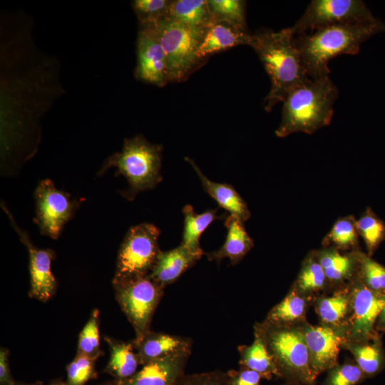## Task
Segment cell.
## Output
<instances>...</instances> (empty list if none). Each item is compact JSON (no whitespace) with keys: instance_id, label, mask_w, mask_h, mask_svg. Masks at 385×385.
<instances>
[{"instance_id":"obj_25","label":"cell","mask_w":385,"mask_h":385,"mask_svg":"<svg viewBox=\"0 0 385 385\" xmlns=\"http://www.w3.org/2000/svg\"><path fill=\"white\" fill-rule=\"evenodd\" d=\"M184 227L181 245L194 252H203L200 245V238L206 228L216 219L217 209L207 210L198 214L192 206L186 205L183 209Z\"/></svg>"},{"instance_id":"obj_26","label":"cell","mask_w":385,"mask_h":385,"mask_svg":"<svg viewBox=\"0 0 385 385\" xmlns=\"http://www.w3.org/2000/svg\"><path fill=\"white\" fill-rule=\"evenodd\" d=\"M356 220L352 215L338 218L324 237L323 247H333L342 252L360 250Z\"/></svg>"},{"instance_id":"obj_29","label":"cell","mask_w":385,"mask_h":385,"mask_svg":"<svg viewBox=\"0 0 385 385\" xmlns=\"http://www.w3.org/2000/svg\"><path fill=\"white\" fill-rule=\"evenodd\" d=\"M329 284L315 250L304 260L293 287L299 294H309L324 289Z\"/></svg>"},{"instance_id":"obj_30","label":"cell","mask_w":385,"mask_h":385,"mask_svg":"<svg viewBox=\"0 0 385 385\" xmlns=\"http://www.w3.org/2000/svg\"><path fill=\"white\" fill-rule=\"evenodd\" d=\"M356 226L359 237L365 244L366 254L371 257L385 240V222L367 207L356 219Z\"/></svg>"},{"instance_id":"obj_23","label":"cell","mask_w":385,"mask_h":385,"mask_svg":"<svg viewBox=\"0 0 385 385\" xmlns=\"http://www.w3.org/2000/svg\"><path fill=\"white\" fill-rule=\"evenodd\" d=\"M166 17L200 29H207L214 23L208 0L171 1Z\"/></svg>"},{"instance_id":"obj_39","label":"cell","mask_w":385,"mask_h":385,"mask_svg":"<svg viewBox=\"0 0 385 385\" xmlns=\"http://www.w3.org/2000/svg\"><path fill=\"white\" fill-rule=\"evenodd\" d=\"M227 385H260L262 376L255 371L240 366L238 371L226 373Z\"/></svg>"},{"instance_id":"obj_34","label":"cell","mask_w":385,"mask_h":385,"mask_svg":"<svg viewBox=\"0 0 385 385\" xmlns=\"http://www.w3.org/2000/svg\"><path fill=\"white\" fill-rule=\"evenodd\" d=\"M99 311L94 309L78 337L77 354L97 359L103 354L100 348Z\"/></svg>"},{"instance_id":"obj_3","label":"cell","mask_w":385,"mask_h":385,"mask_svg":"<svg viewBox=\"0 0 385 385\" xmlns=\"http://www.w3.org/2000/svg\"><path fill=\"white\" fill-rule=\"evenodd\" d=\"M338 95V88L330 77L309 78L298 85L283 101L276 135L284 138L294 133L313 134L329 125Z\"/></svg>"},{"instance_id":"obj_6","label":"cell","mask_w":385,"mask_h":385,"mask_svg":"<svg viewBox=\"0 0 385 385\" xmlns=\"http://www.w3.org/2000/svg\"><path fill=\"white\" fill-rule=\"evenodd\" d=\"M156 34L166 56L169 83L182 82L204 61L197 53L206 29L180 24L167 17L148 24Z\"/></svg>"},{"instance_id":"obj_2","label":"cell","mask_w":385,"mask_h":385,"mask_svg":"<svg viewBox=\"0 0 385 385\" xmlns=\"http://www.w3.org/2000/svg\"><path fill=\"white\" fill-rule=\"evenodd\" d=\"M249 46L257 54L270 78L271 88L263 104L265 111L270 112L294 88L309 78L290 27L279 31H259L252 34Z\"/></svg>"},{"instance_id":"obj_17","label":"cell","mask_w":385,"mask_h":385,"mask_svg":"<svg viewBox=\"0 0 385 385\" xmlns=\"http://www.w3.org/2000/svg\"><path fill=\"white\" fill-rule=\"evenodd\" d=\"M202 255L203 252L192 251L181 244L170 250L161 251L149 277L165 288L192 267Z\"/></svg>"},{"instance_id":"obj_14","label":"cell","mask_w":385,"mask_h":385,"mask_svg":"<svg viewBox=\"0 0 385 385\" xmlns=\"http://www.w3.org/2000/svg\"><path fill=\"white\" fill-rule=\"evenodd\" d=\"M308 349L312 371L317 376L337 365L340 347L346 341L332 327L300 325Z\"/></svg>"},{"instance_id":"obj_9","label":"cell","mask_w":385,"mask_h":385,"mask_svg":"<svg viewBox=\"0 0 385 385\" xmlns=\"http://www.w3.org/2000/svg\"><path fill=\"white\" fill-rule=\"evenodd\" d=\"M376 19L361 0H313L290 29L298 36L327 26L372 22Z\"/></svg>"},{"instance_id":"obj_10","label":"cell","mask_w":385,"mask_h":385,"mask_svg":"<svg viewBox=\"0 0 385 385\" xmlns=\"http://www.w3.org/2000/svg\"><path fill=\"white\" fill-rule=\"evenodd\" d=\"M36 217L42 235L57 239L71 218L77 204L65 192L56 188L50 179L41 180L35 190Z\"/></svg>"},{"instance_id":"obj_19","label":"cell","mask_w":385,"mask_h":385,"mask_svg":"<svg viewBox=\"0 0 385 385\" xmlns=\"http://www.w3.org/2000/svg\"><path fill=\"white\" fill-rule=\"evenodd\" d=\"M358 250L344 252L333 247L315 250L329 284H350L357 274Z\"/></svg>"},{"instance_id":"obj_37","label":"cell","mask_w":385,"mask_h":385,"mask_svg":"<svg viewBox=\"0 0 385 385\" xmlns=\"http://www.w3.org/2000/svg\"><path fill=\"white\" fill-rule=\"evenodd\" d=\"M365 378L356 362L346 361L328 371L323 385H356Z\"/></svg>"},{"instance_id":"obj_13","label":"cell","mask_w":385,"mask_h":385,"mask_svg":"<svg viewBox=\"0 0 385 385\" xmlns=\"http://www.w3.org/2000/svg\"><path fill=\"white\" fill-rule=\"evenodd\" d=\"M135 76L158 87L169 83L165 51L154 31L147 25H140L138 34Z\"/></svg>"},{"instance_id":"obj_32","label":"cell","mask_w":385,"mask_h":385,"mask_svg":"<svg viewBox=\"0 0 385 385\" xmlns=\"http://www.w3.org/2000/svg\"><path fill=\"white\" fill-rule=\"evenodd\" d=\"M357 279L376 294L385 297V266L366 253L357 252Z\"/></svg>"},{"instance_id":"obj_44","label":"cell","mask_w":385,"mask_h":385,"mask_svg":"<svg viewBox=\"0 0 385 385\" xmlns=\"http://www.w3.org/2000/svg\"><path fill=\"white\" fill-rule=\"evenodd\" d=\"M282 385H309V384H306L297 382V381H287L286 384H282Z\"/></svg>"},{"instance_id":"obj_40","label":"cell","mask_w":385,"mask_h":385,"mask_svg":"<svg viewBox=\"0 0 385 385\" xmlns=\"http://www.w3.org/2000/svg\"><path fill=\"white\" fill-rule=\"evenodd\" d=\"M9 351L4 347L0 349V385H13L16 381L13 379L9 360Z\"/></svg>"},{"instance_id":"obj_20","label":"cell","mask_w":385,"mask_h":385,"mask_svg":"<svg viewBox=\"0 0 385 385\" xmlns=\"http://www.w3.org/2000/svg\"><path fill=\"white\" fill-rule=\"evenodd\" d=\"M227 233L222 246L217 250L207 253L210 261L220 262L229 258L232 265L237 264L254 246V242L247 234L243 222L237 217L230 215L225 221Z\"/></svg>"},{"instance_id":"obj_4","label":"cell","mask_w":385,"mask_h":385,"mask_svg":"<svg viewBox=\"0 0 385 385\" xmlns=\"http://www.w3.org/2000/svg\"><path fill=\"white\" fill-rule=\"evenodd\" d=\"M254 334L259 337L272 357L278 376L287 381L313 385L316 379L300 325L277 324L266 320L256 323Z\"/></svg>"},{"instance_id":"obj_7","label":"cell","mask_w":385,"mask_h":385,"mask_svg":"<svg viewBox=\"0 0 385 385\" xmlns=\"http://www.w3.org/2000/svg\"><path fill=\"white\" fill-rule=\"evenodd\" d=\"M160 230L153 224L131 227L120 247L113 284L148 276L161 252Z\"/></svg>"},{"instance_id":"obj_31","label":"cell","mask_w":385,"mask_h":385,"mask_svg":"<svg viewBox=\"0 0 385 385\" xmlns=\"http://www.w3.org/2000/svg\"><path fill=\"white\" fill-rule=\"evenodd\" d=\"M214 22H222L237 29L247 31L245 1L208 0Z\"/></svg>"},{"instance_id":"obj_28","label":"cell","mask_w":385,"mask_h":385,"mask_svg":"<svg viewBox=\"0 0 385 385\" xmlns=\"http://www.w3.org/2000/svg\"><path fill=\"white\" fill-rule=\"evenodd\" d=\"M307 299L292 288L268 313L265 320L277 324H296L304 319Z\"/></svg>"},{"instance_id":"obj_33","label":"cell","mask_w":385,"mask_h":385,"mask_svg":"<svg viewBox=\"0 0 385 385\" xmlns=\"http://www.w3.org/2000/svg\"><path fill=\"white\" fill-rule=\"evenodd\" d=\"M317 312L321 320L330 327L342 322L351 310L349 291L337 292L329 297L318 300Z\"/></svg>"},{"instance_id":"obj_16","label":"cell","mask_w":385,"mask_h":385,"mask_svg":"<svg viewBox=\"0 0 385 385\" xmlns=\"http://www.w3.org/2000/svg\"><path fill=\"white\" fill-rule=\"evenodd\" d=\"M132 342L142 366L192 349V341L189 338L151 330L140 340Z\"/></svg>"},{"instance_id":"obj_24","label":"cell","mask_w":385,"mask_h":385,"mask_svg":"<svg viewBox=\"0 0 385 385\" xmlns=\"http://www.w3.org/2000/svg\"><path fill=\"white\" fill-rule=\"evenodd\" d=\"M342 346L351 351L366 377L376 376L385 368V351L380 337L365 343L346 341Z\"/></svg>"},{"instance_id":"obj_38","label":"cell","mask_w":385,"mask_h":385,"mask_svg":"<svg viewBox=\"0 0 385 385\" xmlns=\"http://www.w3.org/2000/svg\"><path fill=\"white\" fill-rule=\"evenodd\" d=\"M175 385H227L226 373L213 371L200 374H183Z\"/></svg>"},{"instance_id":"obj_15","label":"cell","mask_w":385,"mask_h":385,"mask_svg":"<svg viewBox=\"0 0 385 385\" xmlns=\"http://www.w3.org/2000/svg\"><path fill=\"white\" fill-rule=\"evenodd\" d=\"M192 349L175 354L143 366L133 376L115 385H175L184 374Z\"/></svg>"},{"instance_id":"obj_11","label":"cell","mask_w":385,"mask_h":385,"mask_svg":"<svg viewBox=\"0 0 385 385\" xmlns=\"http://www.w3.org/2000/svg\"><path fill=\"white\" fill-rule=\"evenodd\" d=\"M351 316L346 342L365 343L380 337L376 321L385 305V297L372 292L357 277L349 284Z\"/></svg>"},{"instance_id":"obj_21","label":"cell","mask_w":385,"mask_h":385,"mask_svg":"<svg viewBox=\"0 0 385 385\" xmlns=\"http://www.w3.org/2000/svg\"><path fill=\"white\" fill-rule=\"evenodd\" d=\"M185 160L195 170L204 190L217 202L220 207L226 210L230 215L237 217L243 222L250 219L251 213L246 202L232 185L210 180L201 172L192 159L186 158Z\"/></svg>"},{"instance_id":"obj_5","label":"cell","mask_w":385,"mask_h":385,"mask_svg":"<svg viewBox=\"0 0 385 385\" xmlns=\"http://www.w3.org/2000/svg\"><path fill=\"white\" fill-rule=\"evenodd\" d=\"M162 150L160 145L151 143L142 135L126 138L121 150L108 158L99 173L115 168V175L124 176L128 182L129 188L125 193L130 199L161 182Z\"/></svg>"},{"instance_id":"obj_1","label":"cell","mask_w":385,"mask_h":385,"mask_svg":"<svg viewBox=\"0 0 385 385\" xmlns=\"http://www.w3.org/2000/svg\"><path fill=\"white\" fill-rule=\"evenodd\" d=\"M384 31L385 24L377 19L372 22L327 26L295 36V38L307 75L319 80L329 77L328 65L332 58L357 54L362 43Z\"/></svg>"},{"instance_id":"obj_27","label":"cell","mask_w":385,"mask_h":385,"mask_svg":"<svg viewBox=\"0 0 385 385\" xmlns=\"http://www.w3.org/2000/svg\"><path fill=\"white\" fill-rule=\"evenodd\" d=\"M237 349L241 366L257 371L262 378L278 376L274 361L259 337L255 335L254 341L250 345H241Z\"/></svg>"},{"instance_id":"obj_42","label":"cell","mask_w":385,"mask_h":385,"mask_svg":"<svg viewBox=\"0 0 385 385\" xmlns=\"http://www.w3.org/2000/svg\"><path fill=\"white\" fill-rule=\"evenodd\" d=\"M13 385H43L41 381H36L34 383H24V382H15Z\"/></svg>"},{"instance_id":"obj_36","label":"cell","mask_w":385,"mask_h":385,"mask_svg":"<svg viewBox=\"0 0 385 385\" xmlns=\"http://www.w3.org/2000/svg\"><path fill=\"white\" fill-rule=\"evenodd\" d=\"M96 359L88 356L76 354L73 360L66 366L67 385H84L97 377L95 367Z\"/></svg>"},{"instance_id":"obj_45","label":"cell","mask_w":385,"mask_h":385,"mask_svg":"<svg viewBox=\"0 0 385 385\" xmlns=\"http://www.w3.org/2000/svg\"><path fill=\"white\" fill-rule=\"evenodd\" d=\"M101 385H115V383L113 382V381H110V382H108V383H105V384H101Z\"/></svg>"},{"instance_id":"obj_43","label":"cell","mask_w":385,"mask_h":385,"mask_svg":"<svg viewBox=\"0 0 385 385\" xmlns=\"http://www.w3.org/2000/svg\"><path fill=\"white\" fill-rule=\"evenodd\" d=\"M49 385H67L66 381H62L61 379H55L52 381Z\"/></svg>"},{"instance_id":"obj_22","label":"cell","mask_w":385,"mask_h":385,"mask_svg":"<svg viewBox=\"0 0 385 385\" xmlns=\"http://www.w3.org/2000/svg\"><path fill=\"white\" fill-rule=\"evenodd\" d=\"M110 348V359L103 370L113 376L117 381H123L133 376L140 365L133 342H125L105 337Z\"/></svg>"},{"instance_id":"obj_8","label":"cell","mask_w":385,"mask_h":385,"mask_svg":"<svg viewBox=\"0 0 385 385\" xmlns=\"http://www.w3.org/2000/svg\"><path fill=\"white\" fill-rule=\"evenodd\" d=\"M116 299L140 340L150 331L154 312L163 297L164 287L149 275L113 284Z\"/></svg>"},{"instance_id":"obj_41","label":"cell","mask_w":385,"mask_h":385,"mask_svg":"<svg viewBox=\"0 0 385 385\" xmlns=\"http://www.w3.org/2000/svg\"><path fill=\"white\" fill-rule=\"evenodd\" d=\"M376 329L377 332H385V305L376 321Z\"/></svg>"},{"instance_id":"obj_18","label":"cell","mask_w":385,"mask_h":385,"mask_svg":"<svg viewBox=\"0 0 385 385\" xmlns=\"http://www.w3.org/2000/svg\"><path fill=\"white\" fill-rule=\"evenodd\" d=\"M251 36L241 30L222 22L212 23L205 31L197 49V57L205 61L207 58L240 45H250Z\"/></svg>"},{"instance_id":"obj_12","label":"cell","mask_w":385,"mask_h":385,"mask_svg":"<svg viewBox=\"0 0 385 385\" xmlns=\"http://www.w3.org/2000/svg\"><path fill=\"white\" fill-rule=\"evenodd\" d=\"M3 209L29 252L31 284L29 296L41 302H47L54 295L56 289V278L51 269L55 252L52 250L36 247L28 234L18 227L7 208L4 206Z\"/></svg>"},{"instance_id":"obj_35","label":"cell","mask_w":385,"mask_h":385,"mask_svg":"<svg viewBox=\"0 0 385 385\" xmlns=\"http://www.w3.org/2000/svg\"><path fill=\"white\" fill-rule=\"evenodd\" d=\"M170 3L169 0H135L131 5L140 25H148L166 17Z\"/></svg>"}]
</instances>
